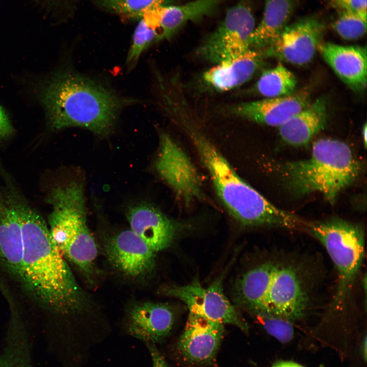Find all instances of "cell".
<instances>
[{
  "instance_id": "cell-4",
  "label": "cell",
  "mask_w": 367,
  "mask_h": 367,
  "mask_svg": "<svg viewBox=\"0 0 367 367\" xmlns=\"http://www.w3.org/2000/svg\"><path fill=\"white\" fill-rule=\"evenodd\" d=\"M185 126L208 170L217 194L232 216L248 226L304 227L293 214L281 209L242 179L209 140L189 123Z\"/></svg>"
},
{
  "instance_id": "cell-35",
  "label": "cell",
  "mask_w": 367,
  "mask_h": 367,
  "mask_svg": "<svg viewBox=\"0 0 367 367\" xmlns=\"http://www.w3.org/2000/svg\"><path fill=\"white\" fill-rule=\"evenodd\" d=\"M49 1H51V2H58V1H60L62 0H49Z\"/></svg>"
},
{
  "instance_id": "cell-9",
  "label": "cell",
  "mask_w": 367,
  "mask_h": 367,
  "mask_svg": "<svg viewBox=\"0 0 367 367\" xmlns=\"http://www.w3.org/2000/svg\"><path fill=\"white\" fill-rule=\"evenodd\" d=\"M225 274L224 271L207 287H202L195 279L185 285L163 286L159 293L181 300L190 312L224 325H234L247 332L249 327L247 322L224 294L223 280Z\"/></svg>"
},
{
  "instance_id": "cell-16",
  "label": "cell",
  "mask_w": 367,
  "mask_h": 367,
  "mask_svg": "<svg viewBox=\"0 0 367 367\" xmlns=\"http://www.w3.org/2000/svg\"><path fill=\"white\" fill-rule=\"evenodd\" d=\"M318 50L337 76L352 90L360 92L365 89L367 82L365 46L322 42Z\"/></svg>"
},
{
  "instance_id": "cell-1",
  "label": "cell",
  "mask_w": 367,
  "mask_h": 367,
  "mask_svg": "<svg viewBox=\"0 0 367 367\" xmlns=\"http://www.w3.org/2000/svg\"><path fill=\"white\" fill-rule=\"evenodd\" d=\"M6 196L21 226V284L51 311L66 315L81 310L87 297L52 240L47 223L13 184L7 186Z\"/></svg>"
},
{
  "instance_id": "cell-17",
  "label": "cell",
  "mask_w": 367,
  "mask_h": 367,
  "mask_svg": "<svg viewBox=\"0 0 367 367\" xmlns=\"http://www.w3.org/2000/svg\"><path fill=\"white\" fill-rule=\"evenodd\" d=\"M173 323V313L167 304L145 302L133 306L125 328L128 334L145 344L156 345L168 336Z\"/></svg>"
},
{
  "instance_id": "cell-2",
  "label": "cell",
  "mask_w": 367,
  "mask_h": 367,
  "mask_svg": "<svg viewBox=\"0 0 367 367\" xmlns=\"http://www.w3.org/2000/svg\"><path fill=\"white\" fill-rule=\"evenodd\" d=\"M298 260L273 254L237 280L233 300L253 316L268 315L291 321L306 316L311 302V276Z\"/></svg>"
},
{
  "instance_id": "cell-30",
  "label": "cell",
  "mask_w": 367,
  "mask_h": 367,
  "mask_svg": "<svg viewBox=\"0 0 367 367\" xmlns=\"http://www.w3.org/2000/svg\"><path fill=\"white\" fill-rule=\"evenodd\" d=\"M151 358L152 367H170L155 344H145Z\"/></svg>"
},
{
  "instance_id": "cell-14",
  "label": "cell",
  "mask_w": 367,
  "mask_h": 367,
  "mask_svg": "<svg viewBox=\"0 0 367 367\" xmlns=\"http://www.w3.org/2000/svg\"><path fill=\"white\" fill-rule=\"evenodd\" d=\"M309 93L305 90L289 95L266 98L231 106L230 114L248 120L279 127L308 106Z\"/></svg>"
},
{
  "instance_id": "cell-11",
  "label": "cell",
  "mask_w": 367,
  "mask_h": 367,
  "mask_svg": "<svg viewBox=\"0 0 367 367\" xmlns=\"http://www.w3.org/2000/svg\"><path fill=\"white\" fill-rule=\"evenodd\" d=\"M155 169L176 195L188 203L203 196L199 175L184 150L167 134L160 137Z\"/></svg>"
},
{
  "instance_id": "cell-10",
  "label": "cell",
  "mask_w": 367,
  "mask_h": 367,
  "mask_svg": "<svg viewBox=\"0 0 367 367\" xmlns=\"http://www.w3.org/2000/svg\"><path fill=\"white\" fill-rule=\"evenodd\" d=\"M326 30V24L322 17L306 16L288 24L275 41L263 50L266 57L303 65L314 57Z\"/></svg>"
},
{
  "instance_id": "cell-8",
  "label": "cell",
  "mask_w": 367,
  "mask_h": 367,
  "mask_svg": "<svg viewBox=\"0 0 367 367\" xmlns=\"http://www.w3.org/2000/svg\"><path fill=\"white\" fill-rule=\"evenodd\" d=\"M255 28L250 0H240L229 8L217 28L198 49L201 57L217 64L245 53Z\"/></svg>"
},
{
  "instance_id": "cell-7",
  "label": "cell",
  "mask_w": 367,
  "mask_h": 367,
  "mask_svg": "<svg viewBox=\"0 0 367 367\" xmlns=\"http://www.w3.org/2000/svg\"><path fill=\"white\" fill-rule=\"evenodd\" d=\"M305 228L325 248L337 273V284L332 302L342 308L357 278L364 256V233L359 225L339 219L306 223Z\"/></svg>"
},
{
  "instance_id": "cell-13",
  "label": "cell",
  "mask_w": 367,
  "mask_h": 367,
  "mask_svg": "<svg viewBox=\"0 0 367 367\" xmlns=\"http://www.w3.org/2000/svg\"><path fill=\"white\" fill-rule=\"evenodd\" d=\"M106 250L110 262L131 277L146 276L155 267L156 252L131 230L112 237L107 243Z\"/></svg>"
},
{
  "instance_id": "cell-3",
  "label": "cell",
  "mask_w": 367,
  "mask_h": 367,
  "mask_svg": "<svg viewBox=\"0 0 367 367\" xmlns=\"http://www.w3.org/2000/svg\"><path fill=\"white\" fill-rule=\"evenodd\" d=\"M40 98L52 129L77 126L100 135L110 132L126 102L93 81L69 71L46 82Z\"/></svg>"
},
{
  "instance_id": "cell-6",
  "label": "cell",
  "mask_w": 367,
  "mask_h": 367,
  "mask_svg": "<svg viewBox=\"0 0 367 367\" xmlns=\"http://www.w3.org/2000/svg\"><path fill=\"white\" fill-rule=\"evenodd\" d=\"M45 200L53 208L48 225L52 240L64 258L90 280L97 247L87 224L82 184L72 181L53 188Z\"/></svg>"
},
{
  "instance_id": "cell-23",
  "label": "cell",
  "mask_w": 367,
  "mask_h": 367,
  "mask_svg": "<svg viewBox=\"0 0 367 367\" xmlns=\"http://www.w3.org/2000/svg\"><path fill=\"white\" fill-rule=\"evenodd\" d=\"M0 367H34L32 344L21 319L9 322L5 345L0 353Z\"/></svg>"
},
{
  "instance_id": "cell-20",
  "label": "cell",
  "mask_w": 367,
  "mask_h": 367,
  "mask_svg": "<svg viewBox=\"0 0 367 367\" xmlns=\"http://www.w3.org/2000/svg\"><path fill=\"white\" fill-rule=\"evenodd\" d=\"M265 57L263 50L249 48L239 56L216 64L204 72L203 80L217 91L233 89L248 81Z\"/></svg>"
},
{
  "instance_id": "cell-32",
  "label": "cell",
  "mask_w": 367,
  "mask_h": 367,
  "mask_svg": "<svg viewBox=\"0 0 367 367\" xmlns=\"http://www.w3.org/2000/svg\"><path fill=\"white\" fill-rule=\"evenodd\" d=\"M271 367H303L300 364L290 361H281L274 364Z\"/></svg>"
},
{
  "instance_id": "cell-27",
  "label": "cell",
  "mask_w": 367,
  "mask_h": 367,
  "mask_svg": "<svg viewBox=\"0 0 367 367\" xmlns=\"http://www.w3.org/2000/svg\"><path fill=\"white\" fill-rule=\"evenodd\" d=\"M161 39L156 30L148 24L141 18L133 38V42L128 54L127 63L130 67L137 62L142 53L153 41Z\"/></svg>"
},
{
  "instance_id": "cell-31",
  "label": "cell",
  "mask_w": 367,
  "mask_h": 367,
  "mask_svg": "<svg viewBox=\"0 0 367 367\" xmlns=\"http://www.w3.org/2000/svg\"><path fill=\"white\" fill-rule=\"evenodd\" d=\"M13 132V127L5 111L0 106V139L8 138Z\"/></svg>"
},
{
  "instance_id": "cell-21",
  "label": "cell",
  "mask_w": 367,
  "mask_h": 367,
  "mask_svg": "<svg viewBox=\"0 0 367 367\" xmlns=\"http://www.w3.org/2000/svg\"><path fill=\"white\" fill-rule=\"evenodd\" d=\"M326 102L319 98L279 126L282 140L293 146L308 144L326 122Z\"/></svg>"
},
{
  "instance_id": "cell-33",
  "label": "cell",
  "mask_w": 367,
  "mask_h": 367,
  "mask_svg": "<svg viewBox=\"0 0 367 367\" xmlns=\"http://www.w3.org/2000/svg\"><path fill=\"white\" fill-rule=\"evenodd\" d=\"M362 140L363 142V144L364 145V147H365L366 146V141H367V126L366 124L365 123L362 127Z\"/></svg>"
},
{
  "instance_id": "cell-22",
  "label": "cell",
  "mask_w": 367,
  "mask_h": 367,
  "mask_svg": "<svg viewBox=\"0 0 367 367\" xmlns=\"http://www.w3.org/2000/svg\"><path fill=\"white\" fill-rule=\"evenodd\" d=\"M300 0H266L260 22L250 38V48L264 49L289 24Z\"/></svg>"
},
{
  "instance_id": "cell-12",
  "label": "cell",
  "mask_w": 367,
  "mask_h": 367,
  "mask_svg": "<svg viewBox=\"0 0 367 367\" xmlns=\"http://www.w3.org/2000/svg\"><path fill=\"white\" fill-rule=\"evenodd\" d=\"M224 324L190 312L176 349L190 363L207 365L215 361L224 336Z\"/></svg>"
},
{
  "instance_id": "cell-28",
  "label": "cell",
  "mask_w": 367,
  "mask_h": 367,
  "mask_svg": "<svg viewBox=\"0 0 367 367\" xmlns=\"http://www.w3.org/2000/svg\"><path fill=\"white\" fill-rule=\"evenodd\" d=\"M254 316L267 332L279 342L286 343L293 339L294 329L292 321L272 316Z\"/></svg>"
},
{
  "instance_id": "cell-24",
  "label": "cell",
  "mask_w": 367,
  "mask_h": 367,
  "mask_svg": "<svg viewBox=\"0 0 367 367\" xmlns=\"http://www.w3.org/2000/svg\"><path fill=\"white\" fill-rule=\"evenodd\" d=\"M296 77L281 63L265 70L255 85L256 92L266 98L291 95L296 88Z\"/></svg>"
},
{
  "instance_id": "cell-25",
  "label": "cell",
  "mask_w": 367,
  "mask_h": 367,
  "mask_svg": "<svg viewBox=\"0 0 367 367\" xmlns=\"http://www.w3.org/2000/svg\"><path fill=\"white\" fill-rule=\"evenodd\" d=\"M102 8L127 19H141L152 8L166 5L169 0H95Z\"/></svg>"
},
{
  "instance_id": "cell-26",
  "label": "cell",
  "mask_w": 367,
  "mask_h": 367,
  "mask_svg": "<svg viewBox=\"0 0 367 367\" xmlns=\"http://www.w3.org/2000/svg\"><path fill=\"white\" fill-rule=\"evenodd\" d=\"M332 24L335 32L347 40L358 39L366 32V17L358 14L341 12Z\"/></svg>"
},
{
  "instance_id": "cell-29",
  "label": "cell",
  "mask_w": 367,
  "mask_h": 367,
  "mask_svg": "<svg viewBox=\"0 0 367 367\" xmlns=\"http://www.w3.org/2000/svg\"><path fill=\"white\" fill-rule=\"evenodd\" d=\"M337 12H346L367 16V0H330Z\"/></svg>"
},
{
  "instance_id": "cell-34",
  "label": "cell",
  "mask_w": 367,
  "mask_h": 367,
  "mask_svg": "<svg viewBox=\"0 0 367 367\" xmlns=\"http://www.w3.org/2000/svg\"><path fill=\"white\" fill-rule=\"evenodd\" d=\"M361 352H362V355L363 356V358L365 360H366V337L365 336L362 346H361Z\"/></svg>"
},
{
  "instance_id": "cell-18",
  "label": "cell",
  "mask_w": 367,
  "mask_h": 367,
  "mask_svg": "<svg viewBox=\"0 0 367 367\" xmlns=\"http://www.w3.org/2000/svg\"><path fill=\"white\" fill-rule=\"evenodd\" d=\"M127 218L130 230L156 253L171 246L179 231L176 222L149 205L131 207Z\"/></svg>"
},
{
  "instance_id": "cell-19",
  "label": "cell",
  "mask_w": 367,
  "mask_h": 367,
  "mask_svg": "<svg viewBox=\"0 0 367 367\" xmlns=\"http://www.w3.org/2000/svg\"><path fill=\"white\" fill-rule=\"evenodd\" d=\"M23 244L21 226L5 194L0 195V268L21 284Z\"/></svg>"
},
{
  "instance_id": "cell-15",
  "label": "cell",
  "mask_w": 367,
  "mask_h": 367,
  "mask_svg": "<svg viewBox=\"0 0 367 367\" xmlns=\"http://www.w3.org/2000/svg\"><path fill=\"white\" fill-rule=\"evenodd\" d=\"M225 0H194L179 5L160 6L147 11L142 18L156 29L161 38L168 39L187 22L214 13Z\"/></svg>"
},
{
  "instance_id": "cell-5",
  "label": "cell",
  "mask_w": 367,
  "mask_h": 367,
  "mask_svg": "<svg viewBox=\"0 0 367 367\" xmlns=\"http://www.w3.org/2000/svg\"><path fill=\"white\" fill-rule=\"evenodd\" d=\"M360 169L346 143L325 138L314 142L308 159L286 163L283 171L294 193L320 192L333 204L339 193L357 178Z\"/></svg>"
}]
</instances>
